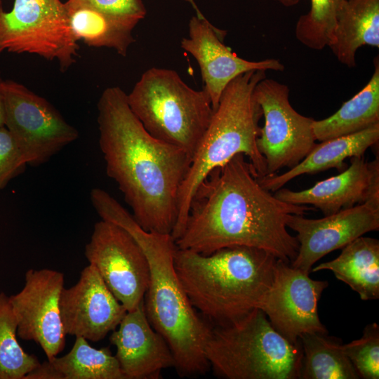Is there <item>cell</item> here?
Here are the masks:
<instances>
[{
  "label": "cell",
  "instance_id": "29",
  "mask_svg": "<svg viewBox=\"0 0 379 379\" xmlns=\"http://www.w3.org/2000/svg\"><path fill=\"white\" fill-rule=\"evenodd\" d=\"M64 4L67 11L88 8L133 29L147 14L142 0H67Z\"/></svg>",
  "mask_w": 379,
  "mask_h": 379
},
{
  "label": "cell",
  "instance_id": "5",
  "mask_svg": "<svg viewBox=\"0 0 379 379\" xmlns=\"http://www.w3.org/2000/svg\"><path fill=\"white\" fill-rule=\"evenodd\" d=\"M265 77L266 71H248L232 80L222 91L179 189L177 220L171 233L175 240L184 230L197 187L213 169L243 154L258 178L266 176L265 160L257 147L262 113L253 94L257 84Z\"/></svg>",
  "mask_w": 379,
  "mask_h": 379
},
{
  "label": "cell",
  "instance_id": "9",
  "mask_svg": "<svg viewBox=\"0 0 379 379\" xmlns=\"http://www.w3.org/2000/svg\"><path fill=\"white\" fill-rule=\"evenodd\" d=\"M5 126L26 164L39 166L75 141L79 132L45 98L15 81H4Z\"/></svg>",
  "mask_w": 379,
  "mask_h": 379
},
{
  "label": "cell",
  "instance_id": "33",
  "mask_svg": "<svg viewBox=\"0 0 379 379\" xmlns=\"http://www.w3.org/2000/svg\"><path fill=\"white\" fill-rule=\"evenodd\" d=\"M187 1V2L190 3L192 4V6H193V8H194V10L196 11V15L199 18H205L203 14L201 13V11L199 10V8H197L196 4L194 3V0H185Z\"/></svg>",
  "mask_w": 379,
  "mask_h": 379
},
{
  "label": "cell",
  "instance_id": "4",
  "mask_svg": "<svg viewBox=\"0 0 379 379\" xmlns=\"http://www.w3.org/2000/svg\"><path fill=\"white\" fill-rule=\"evenodd\" d=\"M278 259L265 250L246 246H227L208 255L177 247L174 262L192 305L220 324L258 308Z\"/></svg>",
  "mask_w": 379,
  "mask_h": 379
},
{
  "label": "cell",
  "instance_id": "14",
  "mask_svg": "<svg viewBox=\"0 0 379 379\" xmlns=\"http://www.w3.org/2000/svg\"><path fill=\"white\" fill-rule=\"evenodd\" d=\"M287 227L295 231L299 248L292 267L307 274L324 255L379 229V205L357 204L319 219L290 214Z\"/></svg>",
  "mask_w": 379,
  "mask_h": 379
},
{
  "label": "cell",
  "instance_id": "7",
  "mask_svg": "<svg viewBox=\"0 0 379 379\" xmlns=\"http://www.w3.org/2000/svg\"><path fill=\"white\" fill-rule=\"evenodd\" d=\"M128 106L154 138L192 157L214 110L208 94L189 86L177 72L147 69L127 94Z\"/></svg>",
  "mask_w": 379,
  "mask_h": 379
},
{
  "label": "cell",
  "instance_id": "16",
  "mask_svg": "<svg viewBox=\"0 0 379 379\" xmlns=\"http://www.w3.org/2000/svg\"><path fill=\"white\" fill-rule=\"evenodd\" d=\"M188 27V37L182 38L181 48L197 60L204 84L203 90L209 96L213 110L225 87L237 76L255 69H284L277 59L250 61L238 57L223 43L226 32L214 27L206 18L193 16Z\"/></svg>",
  "mask_w": 379,
  "mask_h": 379
},
{
  "label": "cell",
  "instance_id": "15",
  "mask_svg": "<svg viewBox=\"0 0 379 379\" xmlns=\"http://www.w3.org/2000/svg\"><path fill=\"white\" fill-rule=\"evenodd\" d=\"M60 311L66 335L93 342L115 330L127 312L90 264L76 284L62 290Z\"/></svg>",
  "mask_w": 379,
  "mask_h": 379
},
{
  "label": "cell",
  "instance_id": "12",
  "mask_svg": "<svg viewBox=\"0 0 379 379\" xmlns=\"http://www.w3.org/2000/svg\"><path fill=\"white\" fill-rule=\"evenodd\" d=\"M309 275L278 259L272 284L258 305L274 329L292 343H298L303 333H327L317 304L328 283Z\"/></svg>",
  "mask_w": 379,
  "mask_h": 379
},
{
  "label": "cell",
  "instance_id": "30",
  "mask_svg": "<svg viewBox=\"0 0 379 379\" xmlns=\"http://www.w3.org/2000/svg\"><path fill=\"white\" fill-rule=\"evenodd\" d=\"M26 164L12 135L6 126L0 128V190L23 173Z\"/></svg>",
  "mask_w": 379,
  "mask_h": 379
},
{
  "label": "cell",
  "instance_id": "6",
  "mask_svg": "<svg viewBox=\"0 0 379 379\" xmlns=\"http://www.w3.org/2000/svg\"><path fill=\"white\" fill-rule=\"evenodd\" d=\"M205 355L216 374L228 379L300 378L302 349L278 333L255 308L212 327Z\"/></svg>",
  "mask_w": 379,
  "mask_h": 379
},
{
  "label": "cell",
  "instance_id": "25",
  "mask_svg": "<svg viewBox=\"0 0 379 379\" xmlns=\"http://www.w3.org/2000/svg\"><path fill=\"white\" fill-rule=\"evenodd\" d=\"M67 12L71 29L78 41L88 46L112 48L126 56L135 41L133 29L112 20L88 8H77Z\"/></svg>",
  "mask_w": 379,
  "mask_h": 379
},
{
  "label": "cell",
  "instance_id": "3",
  "mask_svg": "<svg viewBox=\"0 0 379 379\" xmlns=\"http://www.w3.org/2000/svg\"><path fill=\"white\" fill-rule=\"evenodd\" d=\"M90 198L102 220L123 227L142 249L149 268L144 296L145 313L152 326L168 344L178 373L184 376L205 373L210 366L205 347L212 326L197 314L178 276L174 239L171 234L143 230L133 215L102 189L93 188Z\"/></svg>",
  "mask_w": 379,
  "mask_h": 379
},
{
  "label": "cell",
  "instance_id": "21",
  "mask_svg": "<svg viewBox=\"0 0 379 379\" xmlns=\"http://www.w3.org/2000/svg\"><path fill=\"white\" fill-rule=\"evenodd\" d=\"M379 47V0H346L329 48L342 64L356 65L357 51Z\"/></svg>",
  "mask_w": 379,
  "mask_h": 379
},
{
  "label": "cell",
  "instance_id": "13",
  "mask_svg": "<svg viewBox=\"0 0 379 379\" xmlns=\"http://www.w3.org/2000/svg\"><path fill=\"white\" fill-rule=\"evenodd\" d=\"M64 274L51 269H30L22 289L9 297L17 321V334L41 347L48 360L62 352L65 336L60 311Z\"/></svg>",
  "mask_w": 379,
  "mask_h": 379
},
{
  "label": "cell",
  "instance_id": "19",
  "mask_svg": "<svg viewBox=\"0 0 379 379\" xmlns=\"http://www.w3.org/2000/svg\"><path fill=\"white\" fill-rule=\"evenodd\" d=\"M378 140L379 123H377L354 133L321 141L300 163L286 172L258 178V181L267 190L275 192L303 174L316 173L333 168L344 170L347 158L363 157Z\"/></svg>",
  "mask_w": 379,
  "mask_h": 379
},
{
  "label": "cell",
  "instance_id": "22",
  "mask_svg": "<svg viewBox=\"0 0 379 379\" xmlns=\"http://www.w3.org/2000/svg\"><path fill=\"white\" fill-rule=\"evenodd\" d=\"M379 123V60L374 59V72L368 82L331 116L314 120L316 140L324 141L354 133Z\"/></svg>",
  "mask_w": 379,
  "mask_h": 379
},
{
  "label": "cell",
  "instance_id": "2",
  "mask_svg": "<svg viewBox=\"0 0 379 379\" xmlns=\"http://www.w3.org/2000/svg\"><path fill=\"white\" fill-rule=\"evenodd\" d=\"M97 107L99 146L107 175L117 182L143 230L171 234L179 189L191 157L152 137L131 110L127 94L120 87L105 88Z\"/></svg>",
  "mask_w": 379,
  "mask_h": 379
},
{
  "label": "cell",
  "instance_id": "8",
  "mask_svg": "<svg viewBox=\"0 0 379 379\" xmlns=\"http://www.w3.org/2000/svg\"><path fill=\"white\" fill-rule=\"evenodd\" d=\"M78 42L60 0H14L8 12L0 0V54L37 55L65 72L76 62Z\"/></svg>",
  "mask_w": 379,
  "mask_h": 379
},
{
  "label": "cell",
  "instance_id": "27",
  "mask_svg": "<svg viewBox=\"0 0 379 379\" xmlns=\"http://www.w3.org/2000/svg\"><path fill=\"white\" fill-rule=\"evenodd\" d=\"M309 12L297 21L296 39L309 48L320 51L331 44L338 19L346 0H310Z\"/></svg>",
  "mask_w": 379,
  "mask_h": 379
},
{
  "label": "cell",
  "instance_id": "11",
  "mask_svg": "<svg viewBox=\"0 0 379 379\" xmlns=\"http://www.w3.org/2000/svg\"><path fill=\"white\" fill-rule=\"evenodd\" d=\"M85 256L127 311L144 300L149 281L148 261L123 227L105 220L97 222L86 245Z\"/></svg>",
  "mask_w": 379,
  "mask_h": 379
},
{
  "label": "cell",
  "instance_id": "1",
  "mask_svg": "<svg viewBox=\"0 0 379 379\" xmlns=\"http://www.w3.org/2000/svg\"><path fill=\"white\" fill-rule=\"evenodd\" d=\"M311 209L272 195L245 156L238 154L197 187L184 230L175 241L178 248L203 255L232 246L255 247L291 262L299 243L287 230V218Z\"/></svg>",
  "mask_w": 379,
  "mask_h": 379
},
{
  "label": "cell",
  "instance_id": "24",
  "mask_svg": "<svg viewBox=\"0 0 379 379\" xmlns=\"http://www.w3.org/2000/svg\"><path fill=\"white\" fill-rule=\"evenodd\" d=\"M48 361L60 379H125L115 355L108 347L95 349L82 337H76L67 354Z\"/></svg>",
  "mask_w": 379,
  "mask_h": 379
},
{
  "label": "cell",
  "instance_id": "31",
  "mask_svg": "<svg viewBox=\"0 0 379 379\" xmlns=\"http://www.w3.org/2000/svg\"><path fill=\"white\" fill-rule=\"evenodd\" d=\"M4 81L0 72V128L5 126L6 121V103L4 91Z\"/></svg>",
  "mask_w": 379,
  "mask_h": 379
},
{
  "label": "cell",
  "instance_id": "17",
  "mask_svg": "<svg viewBox=\"0 0 379 379\" xmlns=\"http://www.w3.org/2000/svg\"><path fill=\"white\" fill-rule=\"evenodd\" d=\"M274 195L286 203L312 205L324 215L364 203L379 205L378 158L367 162L363 157H352L350 166L337 175L300 191L280 188Z\"/></svg>",
  "mask_w": 379,
  "mask_h": 379
},
{
  "label": "cell",
  "instance_id": "26",
  "mask_svg": "<svg viewBox=\"0 0 379 379\" xmlns=\"http://www.w3.org/2000/svg\"><path fill=\"white\" fill-rule=\"evenodd\" d=\"M17 327L9 297L0 293V379H24L40 364L19 345Z\"/></svg>",
  "mask_w": 379,
  "mask_h": 379
},
{
  "label": "cell",
  "instance_id": "20",
  "mask_svg": "<svg viewBox=\"0 0 379 379\" xmlns=\"http://www.w3.org/2000/svg\"><path fill=\"white\" fill-rule=\"evenodd\" d=\"M330 270L364 300L379 298V241L359 237L343 248L334 260L322 262L312 272Z\"/></svg>",
  "mask_w": 379,
  "mask_h": 379
},
{
  "label": "cell",
  "instance_id": "32",
  "mask_svg": "<svg viewBox=\"0 0 379 379\" xmlns=\"http://www.w3.org/2000/svg\"><path fill=\"white\" fill-rule=\"evenodd\" d=\"M278 1L279 3L281 4L284 6H293L294 5H296L299 3L300 0H275Z\"/></svg>",
  "mask_w": 379,
  "mask_h": 379
},
{
  "label": "cell",
  "instance_id": "18",
  "mask_svg": "<svg viewBox=\"0 0 379 379\" xmlns=\"http://www.w3.org/2000/svg\"><path fill=\"white\" fill-rule=\"evenodd\" d=\"M110 343L125 379H157L163 369L175 367L172 351L165 338L150 324L144 300L127 311Z\"/></svg>",
  "mask_w": 379,
  "mask_h": 379
},
{
  "label": "cell",
  "instance_id": "28",
  "mask_svg": "<svg viewBox=\"0 0 379 379\" xmlns=\"http://www.w3.org/2000/svg\"><path fill=\"white\" fill-rule=\"evenodd\" d=\"M343 349L351 363L364 379L379 378V326L367 325L358 340L343 345Z\"/></svg>",
  "mask_w": 379,
  "mask_h": 379
},
{
  "label": "cell",
  "instance_id": "10",
  "mask_svg": "<svg viewBox=\"0 0 379 379\" xmlns=\"http://www.w3.org/2000/svg\"><path fill=\"white\" fill-rule=\"evenodd\" d=\"M265 118L257 147L263 156L267 175L293 168L315 146L314 119L299 114L289 102L288 87L276 80H260L253 91Z\"/></svg>",
  "mask_w": 379,
  "mask_h": 379
},
{
  "label": "cell",
  "instance_id": "23",
  "mask_svg": "<svg viewBox=\"0 0 379 379\" xmlns=\"http://www.w3.org/2000/svg\"><path fill=\"white\" fill-rule=\"evenodd\" d=\"M326 334L307 333L299 337L303 353L300 378H360L343 345Z\"/></svg>",
  "mask_w": 379,
  "mask_h": 379
}]
</instances>
